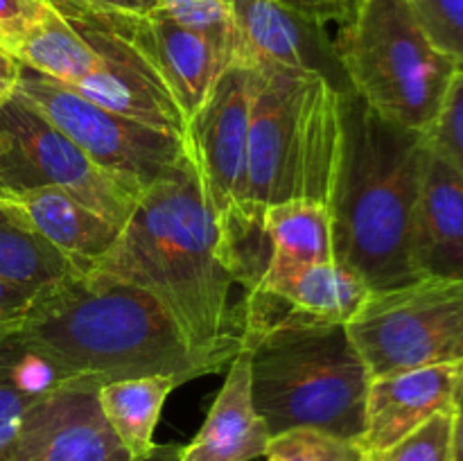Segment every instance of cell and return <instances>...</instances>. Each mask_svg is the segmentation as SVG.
Segmentation results:
<instances>
[{
    "mask_svg": "<svg viewBox=\"0 0 463 461\" xmlns=\"http://www.w3.org/2000/svg\"><path fill=\"white\" fill-rule=\"evenodd\" d=\"M217 212L188 156L143 190L116 242L90 269L136 285L167 310L190 351L226 366L242 348L217 258Z\"/></svg>",
    "mask_w": 463,
    "mask_h": 461,
    "instance_id": "cell-1",
    "label": "cell"
},
{
    "mask_svg": "<svg viewBox=\"0 0 463 461\" xmlns=\"http://www.w3.org/2000/svg\"><path fill=\"white\" fill-rule=\"evenodd\" d=\"M428 156V134L384 120L344 90L342 152L328 203L333 256L371 292L419 280L411 233Z\"/></svg>",
    "mask_w": 463,
    "mask_h": 461,
    "instance_id": "cell-2",
    "label": "cell"
},
{
    "mask_svg": "<svg viewBox=\"0 0 463 461\" xmlns=\"http://www.w3.org/2000/svg\"><path fill=\"white\" fill-rule=\"evenodd\" d=\"M21 337L66 380L176 375L181 382L224 369L190 351L149 292L86 269L43 289L18 325Z\"/></svg>",
    "mask_w": 463,
    "mask_h": 461,
    "instance_id": "cell-3",
    "label": "cell"
},
{
    "mask_svg": "<svg viewBox=\"0 0 463 461\" xmlns=\"http://www.w3.org/2000/svg\"><path fill=\"white\" fill-rule=\"evenodd\" d=\"M247 199L328 206L342 152V93L317 72L251 63Z\"/></svg>",
    "mask_w": 463,
    "mask_h": 461,
    "instance_id": "cell-4",
    "label": "cell"
},
{
    "mask_svg": "<svg viewBox=\"0 0 463 461\" xmlns=\"http://www.w3.org/2000/svg\"><path fill=\"white\" fill-rule=\"evenodd\" d=\"M242 348L251 362L253 407L271 437L319 429L360 443L371 373L346 325H288Z\"/></svg>",
    "mask_w": 463,
    "mask_h": 461,
    "instance_id": "cell-5",
    "label": "cell"
},
{
    "mask_svg": "<svg viewBox=\"0 0 463 461\" xmlns=\"http://www.w3.org/2000/svg\"><path fill=\"white\" fill-rule=\"evenodd\" d=\"M333 43L357 98L384 120L428 134L459 68L432 43L411 0H362Z\"/></svg>",
    "mask_w": 463,
    "mask_h": 461,
    "instance_id": "cell-6",
    "label": "cell"
},
{
    "mask_svg": "<svg viewBox=\"0 0 463 461\" xmlns=\"http://www.w3.org/2000/svg\"><path fill=\"white\" fill-rule=\"evenodd\" d=\"M371 378L463 362V278L373 289L346 324Z\"/></svg>",
    "mask_w": 463,
    "mask_h": 461,
    "instance_id": "cell-7",
    "label": "cell"
},
{
    "mask_svg": "<svg viewBox=\"0 0 463 461\" xmlns=\"http://www.w3.org/2000/svg\"><path fill=\"white\" fill-rule=\"evenodd\" d=\"M54 188L116 224H127L143 188L90 161L16 93L0 102V193Z\"/></svg>",
    "mask_w": 463,
    "mask_h": 461,
    "instance_id": "cell-8",
    "label": "cell"
},
{
    "mask_svg": "<svg viewBox=\"0 0 463 461\" xmlns=\"http://www.w3.org/2000/svg\"><path fill=\"white\" fill-rule=\"evenodd\" d=\"M14 93L68 136L90 161L143 190L185 156L181 136L118 116L27 66L18 71Z\"/></svg>",
    "mask_w": 463,
    "mask_h": 461,
    "instance_id": "cell-9",
    "label": "cell"
},
{
    "mask_svg": "<svg viewBox=\"0 0 463 461\" xmlns=\"http://www.w3.org/2000/svg\"><path fill=\"white\" fill-rule=\"evenodd\" d=\"M253 72L233 61L220 72L202 107L185 122V156L213 211L247 199Z\"/></svg>",
    "mask_w": 463,
    "mask_h": 461,
    "instance_id": "cell-10",
    "label": "cell"
},
{
    "mask_svg": "<svg viewBox=\"0 0 463 461\" xmlns=\"http://www.w3.org/2000/svg\"><path fill=\"white\" fill-rule=\"evenodd\" d=\"M93 380H68L23 416L9 461H134L107 423Z\"/></svg>",
    "mask_w": 463,
    "mask_h": 461,
    "instance_id": "cell-11",
    "label": "cell"
},
{
    "mask_svg": "<svg viewBox=\"0 0 463 461\" xmlns=\"http://www.w3.org/2000/svg\"><path fill=\"white\" fill-rule=\"evenodd\" d=\"M93 18L136 50L175 99L185 122L202 107L220 72L231 66L211 41L185 30L161 9L143 16L95 9Z\"/></svg>",
    "mask_w": 463,
    "mask_h": 461,
    "instance_id": "cell-12",
    "label": "cell"
},
{
    "mask_svg": "<svg viewBox=\"0 0 463 461\" xmlns=\"http://www.w3.org/2000/svg\"><path fill=\"white\" fill-rule=\"evenodd\" d=\"M68 18V16H66ZM86 39L93 43V66L75 86H68L81 98L136 122L165 131L184 138L185 118L170 98L158 77L149 71L147 63L136 54L129 43L99 25L93 12L84 18H71Z\"/></svg>",
    "mask_w": 463,
    "mask_h": 461,
    "instance_id": "cell-13",
    "label": "cell"
},
{
    "mask_svg": "<svg viewBox=\"0 0 463 461\" xmlns=\"http://www.w3.org/2000/svg\"><path fill=\"white\" fill-rule=\"evenodd\" d=\"M235 32L233 61L274 63L317 72L339 90H351L326 27L298 16L276 0H229Z\"/></svg>",
    "mask_w": 463,
    "mask_h": 461,
    "instance_id": "cell-14",
    "label": "cell"
},
{
    "mask_svg": "<svg viewBox=\"0 0 463 461\" xmlns=\"http://www.w3.org/2000/svg\"><path fill=\"white\" fill-rule=\"evenodd\" d=\"M461 382L463 362L371 378L366 428L357 446L366 456L383 455L434 414L455 407Z\"/></svg>",
    "mask_w": 463,
    "mask_h": 461,
    "instance_id": "cell-15",
    "label": "cell"
},
{
    "mask_svg": "<svg viewBox=\"0 0 463 461\" xmlns=\"http://www.w3.org/2000/svg\"><path fill=\"white\" fill-rule=\"evenodd\" d=\"M419 278H463V174L430 149L411 233Z\"/></svg>",
    "mask_w": 463,
    "mask_h": 461,
    "instance_id": "cell-16",
    "label": "cell"
},
{
    "mask_svg": "<svg viewBox=\"0 0 463 461\" xmlns=\"http://www.w3.org/2000/svg\"><path fill=\"white\" fill-rule=\"evenodd\" d=\"M269 429L253 407L251 362L240 351L197 437L184 446L181 461H251L265 456Z\"/></svg>",
    "mask_w": 463,
    "mask_h": 461,
    "instance_id": "cell-17",
    "label": "cell"
},
{
    "mask_svg": "<svg viewBox=\"0 0 463 461\" xmlns=\"http://www.w3.org/2000/svg\"><path fill=\"white\" fill-rule=\"evenodd\" d=\"M0 199L54 249L90 269L116 242L118 229L80 199L54 188L0 193Z\"/></svg>",
    "mask_w": 463,
    "mask_h": 461,
    "instance_id": "cell-18",
    "label": "cell"
},
{
    "mask_svg": "<svg viewBox=\"0 0 463 461\" xmlns=\"http://www.w3.org/2000/svg\"><path fill=\"white\" fill-rule=\"evenodd\" d=\"M260 289L283 298L303 324L346 325L371 289L337 262L269 269Z\"/></svg>",
    "mask_w": 463,
    "mask_h": 461,
    "instance_id": "cell-19",
    "label": "cell"
},
{
    "mask_svg": "<svg viewBox=\"0 0 463 461\" xmlns=\"http://www.w3.org/2000/svg\"><path fill=\"white\" fill-rule=\"evenodd\" d=\"M63 382L52 362L32 348L18 328L0 330V461L12 459L25 411Z\"/></svg>",
    "mask_w": 463,
    "mask_h": 461,
    "instance_id": "cell-20",
    "label": "cell"
},
{
    "mask_svg": "<svg viewBox=\"0 0 463 461\" xmlns=\"http://www.w3.org/2000/svg\"><path fill=\"white\" fill-rule=\"evenodd\" d=\"M179 384L176 375H140L113 380L99 387L98 400L104 419L134 459L145 456L156 446L154 429L167 396Z\"/></svg>",
    "mask_w": 463,
    "mask_h": 461,
    "instance_id": "cell-21",
    "label": "cell"
},
{
    "mask_svg": "<svg viewBox=\"0 0 463 461\" xmlns=\"http://www.w3.org/2000/svg\"><path fill=\"white\" fill-rule=\"evenodd\" d=\"M267 206L240 199L217 212V258L235 285L249 292L260 289L271 260L274 244L267 230Z\"/></svg>",
    "mask_w": 463,
    "mask_h": 461,
    "instance_id": "cell-22",
    "label": "cell"
},
{
    "mask_svg": "<svg viewBox=\"0 0 463 461\" xmlns=\"http://www.w3.org/2000/svg\"><path fill=\"white\" fill-rule=\"evenodd\" d=\"M81 271L86 269L32 230L0 199V278L25 287L48 289Z\"/></svg>",
    "mask_w": 463,
    "mask_h": 461,
    "instance_id": "cell-23",
    "label": "cell"
},
{
    "mask_svg": "<svg viewBox=\"0 0 463 461\" xmlns=\"http://www.w3.org/2000/svg\"><path fill=\"white\" fill-rule=\"evenodd\" d=\"M267 230L274 244L269 269L335 262L328 206L306 199L267 206Z\"/></svg>",
    "mask_w": 463,
    "mask_h": 461,
    "instance_id": "cell-24",
    "label": "cell"
},
{
    "mask_svg": "<svg viewBox=\"0 0 463 461\" xmlns=\"http://www.w3.org/2000/svg\"><path fill=\"white\" fill-rule=\"evenodd\" d=\"M95 57L98 52L84 32L54 7H50L48 14L32 27L14 52V59L21 66L66 86H75L93 66Z\"/></svg>",
    "mask_w": 463,
    "mask_h": 461,
    "instance_id": "cell-25",
    "label": "cell"
},
{
    "mask_svg": "<svg viewBox=\"0 0 463 461\" xmlns=\"http://www.w3.org/2000/svg\"><path fill=\"white\" fill-rule=\"evenodd\" d=\"M158 9L185 30L211 41L222 57L233 63L235 32L229 0H158Z\"/></svg>",
    "mask_w": 463,
    "mask_h": 461,
    "instance_id": "cell-26",
    "label": "cell"
},
{
    "mask_svg": "<svg viewBox=\"0 0 463 461\" xmlns=\"http://www.w3.org/2000/svg\"><path fill=\"white\" fill-rule=\"evenodd\" d=\"M369 461H455V407L434 414L420 428Z\"/></svg>",
    "mask_w": 463,
    "mask_h": 461,
    "instance_id": "cell-27",
    "label": "cell"
},
{
    "mask_svg": "<svg viewBox=\"0 0 463 461\" xmlns=\"http://www.w3.org/2000/svg\"><path fill=\"white\" fill-rule=\"evenodd\" d=\"M428 145L463 174V71L452 77L441 111L428 131Z\"/></svg>",
    "mask_w": 463,
    "mask_h": 461,
    "instance_id": "cell-28",
    "label": "cell"
},
{
    "mask_svg": "<svg viewBox=\"0 0 463 461\" xmlns=\"http://www.w3.org/2000/svg\"><path fill=\"white\" fill-rule=\"evenodd\" d=\"M432 43L463 71V0H411Z\"/></svg>",
    "mask_w": 463,
    "mask_h": 461,
    "instance_id": "cell-29",
    "label": "cell"
},
{
    "mask_svg": "<svg viewBox=\"0 0 463 461\" xmlns=\"http://www.w3.org/2000/svg\"><path fill=\"white\" fill-rule=\"evenodd\" d=\"M353 446L319 429H289L269 438L265 456L267 461H339Z\"/></svg>",
    "mask_w": 463,
    "mask_h": 461,
    "instance_id": "cell-30",
    "label": "cell"
},
{
    "mask_svg": "<svg viewBox=\"0 0 463 461\" xmlns=\"http://www.w3.org/2000/svg\"><path fill=\"white\" fill-rule=\"evenodd\" d=\"M50 7L48 0H0V48L14 57L21 41Z\"/></svg>",
    "mask_w": 463,
    "mask_h": 461,
    "instance_id": "cell-31",
    "label": "cell"
},
{
    "mask_svg": "<svg viewBox=\"0 0 463 461\" xmlns=\"http://www.w3.org/2000/svg\"><path fill=\"white\" fill-rule=\"evenodd\" d=\"M276 3L321 27L330 25V23L342 27L355 16L362 0H276Z\"/></svg>",
    "mask_w": 463,
    "mask_h": 461,
    "instance_id": "cell-32",
    "label": "cell"
},
{
    "mask_svg": "<svg viewBox=\"0 0 463 461\" xmlns=\"http://www.w3.org/2000/svg\"><path fill=\"white\" fill-rule=\"evenodd\" d=\"M43 289L7 283L0 278V330L18 328L30 316Z\"/></svg>",
    "mask_w": 463,
    "mask_h": 461,
    "instance_id": "cell-33",
    "label": "cell"
},
{
    "mask_svg": "<svg viewBox=\"0 0 463 461\" xmlns=\"http://www.w3.org/2000/svg\"><path fill=\"white\" fill-rule=\"evenodd\" d=\"M93 9L122 16H143L158 9V0H86Z\"/></svg>",
    "mask_w": 463,
    "mask_h": 461,
    "instance_id": "cell-34",
    "label": "cell"
},
{
    "mask_svg": "<svg viewBox=\"0 0 463 461\" xmlns=\"http://www.w3.org/2000/svg\"><path fill=\"white\" fill-rule=\"evenodd\" d=\"M18 71H21V63H18L12 54L5 52V50L0 48V102L14 93Z\"/></svg>",
    "mask_w": 463,
    "mask_h": 461,
    "instance_id": "cell-35",
    "label": "cell"
},
{
    "mask_svg": "<svg viewBox=\"0 0 463 461\" xmlns=\"http://www.w3.org/2000/svg\"><path fill=\"white\" fill-rule=\"evenodd\" d=\"M48 3L68 18H84L90 12H95L86 0H48Z\"/></svg>",
    "mask_w": 463,
    "mask_h": 461,
    "instance_id": "cell-36",
    "label": "cell"
},
{
    "mask_svg": "<svg viewBox=\"0 0 463 461\" xmlns=\"http://www.w3.org/2000/svg\"><path fill=\"white\" fill-rule=\"evenodd\" d=\"M181 455H184V446L165 443V446H154L147 455L134 461H181Z\"/></svg>",
    "mask_w": 463,
    "mask_h": 461,
    "instance_id": "cell-37",
    "label": "cell"
},
{
    "mask_svg": "<svg viewBox=\"0 0 463 461\" xmlns=\"http://www.w3.org/2000/svg\"><path fill=\"white\" fill-rule=\"evenodd\" d=\"M455 461H463V382L455 402Z\"/></svg>",
    "mask_w": 463,
    "mask_h": 461,
    "instance_id": "cell-38",
    "label": "cell"
},
{
    "mask_svg": "<svg viewBox=\"0 0 463 461\" xmlns=\"http://www.w3.org/2000/svg\"><path fill=\"white\" fill-rule=\"evenodd\" d=\"M339 461H369V456H366L364 452H362V447L355 443V446H353Z\"/></svg>",
    "mask_w": 463,
    "mask_h": 461,
    "instance_id": "cell-39",
    "label": "cell"
},
{
    "mask_svg": "<svg viewBox=\"0 0 463 461\" xmlns=\"http://www.w3.org/2000/svg\"><path fill=\"white\" fill-rule=\"evenodd\" d=\"M265 461H267V459H265Z\"/></svg>",
    "mask_w": 463,
    "mask_h": 461,
    "instance_id": "cell-40",
    "label": "cell"
}]
</instances>
